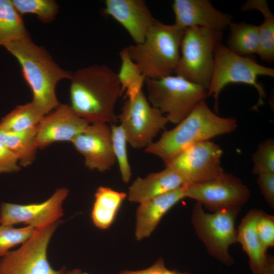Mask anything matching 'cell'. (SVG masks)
Segmentation results:
<instances>
[{
	"label": "cell",
	"mask_w": 274,
	"mask_h": 274,
	"mask_svg": "<svg viewBox=\"0 0 274 274\" xmlns=\"http://www.w3.org/2000/svg\"><path fill=\"white\" fill-rule=\"evenodd\" d=\"M70 97L72 110L89 124H115V105L122 96L117 73L104 64L73 73Z\"/></svg>",
	"instance_id": "cell-1"
},
{
	"label": "cell",
	"mask_w": 274,
	"mask_h": 274,
	"mask_svg": "<svg viewBox=\"0 0 274 274\" xmlns=\"http://www.w3.org/2000/svg\"><path fill=\"white\" fill-rule=\"evenodd\" d=\"M4 47L19 63L24 80L32 92L31 101L42 113L45 115L58 106L57 84L61 80H70L73 73L60 67L29 35Z\"/></svg>",
	"instance_id": "cell-2"
},
{
	"label": "cell",
	"mask_w": 274,
	"mask_h": 274,
	"mask_svg": "<svg viewBox=\"0 0 274 274\" xmlns=\"http://www.w3.org/2000/svg\"><path fill=\"white\" fill-rule=\"evenodd\" d=\"M237 127L235 118L219 116L202 100L174 128L165 130L158 141L145 148V152L159 157L165 164L187 148L232 132Z\"/></svg>",
	"instance_id": "cell-3"
},
{
	"label": "cell",
	"mask_w": 274,
	"mask_h": 274,
	"mask_svg": "<svg viewBox=\"0 0 274 274\" xmlns=\"http://www.w3.org/2000/svg\"><path fill=\"white\" fill-rule=\"evenodd\" d=\"M184 31L174 24L156 20L142 43L126 47L146 79H158L175 73Z\"/></svg>",
	"instance_id": "cell-4"
},
{
	"label": "cell",
	"mask_w": 274,
	"mask_h": 274,
	"mask_svg": "<svg viewBox=\"0 0 274 274\" xmlns=\"http://www.w3.org/2000/svg\"><path fill=\"white\" fill-rule=\"evenodd\" d=\"M259 76L274 77L272 68L258 63L250 56L238 55L226 46L220 44L214 55L213 75L208 90V96H213L215 111H218V99L222 90L231 84H243L253 86L257 91L259 99L255 110L264 104L266 91L258 80Z\"/></svg>",
	"instance_id": "cell-5"
},
{
	"label": "cell",
	"mask_w": 274,
	"mask_h": 274,
	"mask_svg": "<svg viewBox=\"0 0 274 274\" xmlns=\"http://www.w3.org/2000/svg\"><path fill=\"white\" fill-rule=\"evenodd\" d=\"M222 38L220 30L199 27L186 29L175 75L208 90L213 73L215 52Z\"/></svg>",
	"instance_id": "cell-6"
},
{
	"label": "cell",
	"mask_w": 274,
	"mask_h": 274,
	"mask_svg": "<svg viewBox=\"0 0 274 274\" xmlns=\"http://www.w3.org/2000/svg\"><path fill=\"white\" fill-rule=\"evenodd\" d=\"M147 97L150 104L177 124L208 97V90L178 75L158 79H146Z\"/></svg>",
	"instance_id": "cell-7"
},
{
	"label": "cell",
	"mask_w": 274,
	"mask_h": 274,
	"mask_svg": "<svg viewBox=\"0 0 274 274\" xmlns=\"http://www.w3.org/2000/svg\"><path fill=\"white\" fill-rule=\"evenodd\" d=\"M241 209L223 210L209 213L196 202L191 214V220L195 232L208 253L227 266L234 262L228 249L237 243L235 223Z\"/></svg>",
	"instance_id": "cell-8"
},
{
	"label": "cell",
	"mask_w": 274,
	"mask_h": 274,
	"mask_svg": "<svg viewBox=\"0 0 274 274\" xmlns=\"http://www.w3.org/2000/svg\"><path fill=\"white\" fill-rule=\"evenodd\" d=\"M117 116L127 143L135 149L148 147L168 123L160 110L150 104L143 90L133 98L126 99Z\"/></svg>",
	"instance_id": "cell-9"
},
{
	"label": "cell",
	"mask_w": 274,
	"mask_h": 274,
	"mask_svg": "<svg viewBox=\"0 0 274 274\" xmlns=\"http://www.w3.org/2000/svg\"><path fill=\"white\" fill-rule=\"evenodd\" d=\"M60 222L35 230L18 249L10 251L0 260V274H65L66 268L54 269L47 256L50 239Z\"/></svg>",
	"instance_id": "cell-10"
},
{
	"label": "cell",
	"mask_w": 274,
	"mask_h": 274,
	"mask_svg": "<svg viewBox=\"0 0 274 274\" xmlns=\"http://www.w3.org/2000/svg\"><path fill=\"white\" fill-rule=\"evenodd\" d=\"M222 154L219 145L207 141L187 148L165 165L178 174L186 184L204 183L225 173L221 166Z\"/></svg>",
	"instance_id": "cell-11"
},
{
	"label": "cell",
	"mask_w": 274,
	"mask_h": 274,
	"mask_svg": "<svg viewBox=\"0 0 274 274\" xmlns=\"http://www.w3.org/2000/svg\"><path fill=\"white\" fill-rule=\"evenodd\" d=\"M186 197L195 200L212 213L241 208L249 200V188L236 177L224 173L204 183L185 184Z\"/></svg>",
	"instance_id": "cell-12"
},
{
	"label": "cell",
	"mask_w": 274,
	"mask_h": 274,
	"mask_svg": "<svg viewBox=\"0 0 274 274\" xmlns=\"http://www.w3.org/2000/svg\"><path fill=\"white\" fill-rule=\"evenodd\" d=\"M68 194L66 188L57 189L46 201L39 203L19 204L2 202L0 224L13 226L22 223L35 230L45 228L58 221L63 215V202Z\"/></svg>",
	"instance_id": "cell-13"
},
{
	"label": "cell",
	"mask_w": 274,
	"mask_h": 274,
	"mask_svg": "<svg viewBox=\"0 0 274 274\" xmlns=\"http://www.w3.org/2000/svg\"><path fill=\"white\" fill-rule=\"evenodd\" d=\"M71 143L84 157L85 166L89 169L104 172L116 162L111 127L108 124H90Z\"/></svg>",
	"instance_id": "cell-14"
},
{
	"label": "cell",
	"mask_w": 274,
	"mask_h": 274,
	"mask_svg": "<svg viewBox=\"0 0 274 274\" xmlns=\"http://www.w3.org/2000/svg\"><path fill=\"white\" fill-rule=\"evenodd\" d=\"M89 124L74 113L70 105L59 104L44 116L38 126V148L43 149L56 142H71Z\"/></svg>",
	"instance_id": "cell-15"
},
{
	"label": "cell",
	"mask_w": 274,
	"mask_h": 274,
	"mask_svg": "<svg viewBox=\"0 0 274 274\" xmlns=\"http://www.w3.org/2000/svg\"><path fill=\"white\" fill-rule=\"evenodd\" d=\"M174 24L181 29L199 27L222 31L232 23V16L216 9L208 0H175Z\"/></svg>",
	"instance_id": "cell-16"
},
{
	"label": "cell",
	"mask_w": 274,
	"mask_h": 274,
	"mask_svg": "<svg viewBox=\"0 0 274 274\" xmlns=\"http://www.w3.org/2000/svg\"><path fill=\"white\" fill-rule=\"evenodd\" d=\"M105 13L128 33L134 44L142 43L156 21L143 0H106Z\"/></svg>",
	"instance_id": "cell-17"
},
{
	"label": "cell",
	"mask_w": 274,
	"mask_h": 274,
	"mask_svg": "<svg viewBox=\"0 0 274 274\" xmlns=\"http://www.w3.org/2000/svg\"><path fill=\"white\" fill-rule=\"evenodd\" d=\"M262 210H251L242 219L237 230V242L249 258L254 274H274V259L267 254L256 232V223Z\"/></svg>",
	"instance_id": "cell-18"
},
{
	"label": "cell",
	"mask_w": 274,
	"mask_h": 274,
	"mask_svg": "<svg viewBox=\"0 0 274 274\" xmlns=\"http://www.w3.org/2000/svg\"><path fill=\"white\" fill-rule=\"evenodd\" d=\"M186 198L185 184L174 190L140 203L136 213L135 236L149 237L162 217L179 201Z\"/></svg>",
	"instance_id": "cell-19"
},
{
	"label": "cell",
	"mask_w": 274,
	"mask_h": 274,
	"mask_svg": "<svg viewBox=\"0 0 274 274\" xmlns=\"http://www.w3.org/2000/svg\"><path fill=\"white\" fill-rule=\"evenodd\" d=\"M186 184L175 171L165 167L145 178L138 177L128 188L130 201L141 203L177 189Z\"/></svg>",
	"instance_id": "cell-20"
},
{
	"label": "cell",
	"mask_w": 274,
	"mask_h": 274,
	"mask_svg": "<svg viewBox=\"0 0 274 274\" xmlns=\"http://www.w3.org/2000/svg\"><path fill=\"white\" fill-rule=\"evenodd\" d=\"M127 194L107 187H99L95 193L91 211L94 225L101 229L109 228L114 222Z\"/></svg>",
	"instance_id": "cell-21"
},
{
	"label": "cell",
	"mask_w": 274,
	"mask_h": 274,
	"mask_svg": "<svg viewBox=\"0 0 274 274\" xmlns=\"http://www.w3.org/2000/svg\"><path fill=\"white\" fill-rule=\"evenodd\" d=\"M245 12L255 10L262 15L263 20L259 27L258 55L263 61L271 62L274 59V15L265 0H249L242 6Z\"/></svg>",
	"instance_id": "cell-22"
},
{
	"label": "cell",
	"mask_w": 274,
	"mask_h": 274,
	"mask_svg": "<svg viewBox=\"0 0 274 274\" xmlns=\"http://www.w3.org/2000/svg\"><path fill=\"white\" fill-rule=\"evenodd\" d=\"M38 126L20 132L0 130V142L16 155L21 166L30 165L35 160L38 149L36 143Z\"/></svg>",
	"instance_id": "cell-23"
},
{
	"label": "cell",
	"mask_w": 274,
	"mask_h": 274,
	"mask_svg": "<svg viewBox=\"0 0 274 274\" xmlns=\"http://www.w3.org/2000/svg\"><path fill=\"white\" fill-rule=\"evenodd\" d=\"M230 33L227 47L234 53L243 56L258 54L259 27L245 22H233L229 26Z\"/></svg>",
	"instance_id": "cell-24"
},
{
	"label": "cell",
	"mask_w": 274,
	"mask_h": 274,
	"mask_svg": "<svg viewBox=\"0 0 274 274\" xmlns=\"http://www.w3.org/2000/svg\"><path fill=\"white\" fill-rule=\"evenodd\" d=\"M29 35L12 1L0 0V46Z\"/></svg>",
	"instance_id": "cell-25"
},
{
	"label": "cell",
	"mask_w": 274,
	"mask_h": 274,
	"mask_svg": "<svg viewBox=\"0 0 274 274\" xmlns=\"http://www.w3.org/2000/svg\"><path fill=\"white\" fill-rule=\"evenodd\" d=\"M44 115L32 101L16 107L0 121V130L20 132L37 127Z\"/></svg>",
	"instance_id": "cell-26"
},
{
	"label": "cell",
	"mask_w": 274,
	"mask_h": 274,
	"mask_svg": "<svg viewBox=\"0 0 274 274\" xmlns=\"http://www.w3.org/2000/svg\"><path fill=\"white\" fill-rule=\"evenodd\" d=\"M119 56L121 65L117 76L121 94L126 99L133 98L143 90L146 78L130 57L127 47L120 51Z\"/></svg>",
	"instance_id": "cell-27"
},
{
	"label": "cell",
	"mask_w": 274,
	"mask_h": 274,
	"mask_svg": "<svg viewBox=\"0 0 274 274\" xmlns=\"http://www.w3.org/2000/svg\"><path fill=\"white\" fill-rule=\"evenodd\" d=\"M12 3L22 16L24 14L36 15L44 23H49L54 20L59 7L53 0H12Z\"/></svg>",
	"instance_id": "cell-28"
},
{
	"label": "cell",
	"mask_w": 274,
	"mask_h": 274,
	"mask_svg": "<svg viewBox=\"0 0 274 274\" xmlns=\"http://www.w3.org/2000/svg\"><path fill=\"white\" fill-rule=\"evenodd\" d=\"M110 127L116 161L118 164L122 181L127 183L130 180L131 171L127 155L126 135L120 125L113 124Z\"/></svg>",
	"instance_id": "cell-29"
},
{
	"label": "cell",
	"mask_w": 274,
	"mask_h": 274,
	"mask_svg": "<svg viewBox=\"0 0 274 274\" xmlns=\"http://www.w3.org/2000/svg\"><path fill=\"white\" fill-rule=\"evenodd\" d=\"M35 229L29 226L16 228L13 226L0 225V257L7 254L9 250L23 244L32 235Z\"/></svg>",
	"instance_id": "cell-30"
},
{
	"label": "cell",
	"mask_w": 274,
	"mask_h": 274,
	"mask_svg": "<svg viewBox=\"0 0 274 274\" xmlns=\"http://www.w3.org/2000/svg\"><path fill=\"white\" fill-rule=\"evenodd\" d=\"M253 173L255 175L274 173V141L262 142L252 155Z\"/></svg>",
	"instance_id": "cell-31"
},
{
	"label": "cell",
	"mask_w": 274,
	"mask_h": 274,
	"mask_svg": "<svg viewBox=\"0 0 274 274\" xmlns=\"http://www.w3.org/2000/svg\"><path fill=\"white\" fill-rule=\"evenodd\" d=\"M256 232L259 239L267 250L274 246V217L262 211L256 223Z\"/></svg>",
	"instance_id": "cell-32"
},
{
	"label": "cell",
	"mask_w": 274,
	"mask_h": 274,
	"mask_svg": "<svg viewBox=\"0 0 274 274\" xmlns=\"http://www.w3.org/2000/svg\"><path fill=\"white\" fill-rule=\"evenodd\" d=\"M17 157L0 142V174L18 172L20 169Z\"/></svg>",
	"instance_id": "cell-33"
},
{
	"label": "cell",
	"mask_w": 274,
	"mask_h": 274,
	"mask_svg": "<svg viewBox=\"0 0 274 274\" xmlns=\"http://www.w3.org/2000/svg\"><path fill=\"white\" fill-rule=\"evenodd\" d=\"M257 184L264 198L271 208H274V173L258 175Z\"/></svg>",
	"instance_id": "cell-34"
},
{
	"label": "cell",
	"mask_w": 274,
	"mask_h": 274,
	"mask_svg": "<svg viewBox=\"0 0 274 274\" xmlns=\"http://www.w3.org/2000/svg\"><path fill=\"white\" fill-rule=\"evenodd\" d=\"M118 274H191L189 272H182L176 269H168L165 266L162 258H159L150 267L140 270H122Z\"/></svg>",
	"instance_id": "cell-35"
},
{
	"label": "cell",
	"mask_w": 274,
	"mask_h": 274,
	"mask_svg": "<svg viewBox=\"0 0 274 274\" xmlns=\"http://www.w3.org/2000/svg\"><path fill=\"white\" fill-rule=\"evenodd\" d=\"M82 272L80 269H74L71 271H66L65 274H82Z\"/></svg>",
	"instance_id": "cell-36"
},
{
	"label": "cell",
	"mask_w": 274,
	"mask_h": 274,
	"mask_svg": "<svg viewBox=\"0 0 274 274\" xmlns=\"http://www.w3.org/2000/svg\"><path fill=\"white\" fill-rule=\"evenodd\" d=\"M82 274H88V273H87L86 272H84V273H82Z\"/></svg>",
	"instance_id": "cell-37"
}]
</instances>
